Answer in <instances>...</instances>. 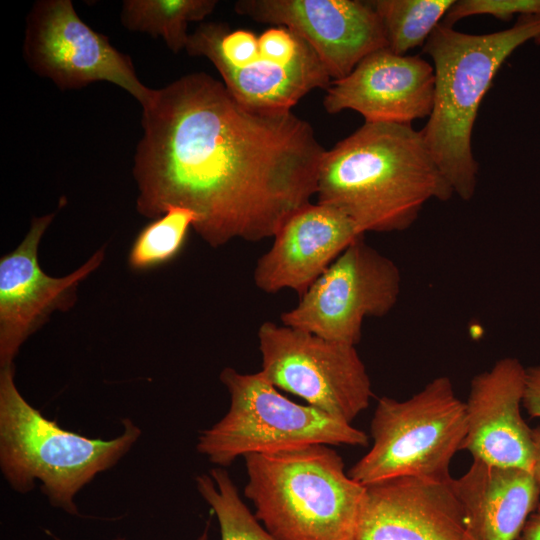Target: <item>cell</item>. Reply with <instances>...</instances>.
I'll use <instances>...</instances> for the list:
<instances>
[{
	"mask_svg": "<svg viewBox=\"0 0 540 540\" xmlns=\"http://www.w3.org/2000/svg\"><path fill=\"white\" fill-rule=\"evenodd\" d=\"M142 111L133 176L147 218L189 208L193 229L219 247L273 237L316 195L325 149L291 110L246 106L223 82L193 73L154 90Z\"/></svg>",
	"mask_w": 540,
	"mask_h": 540,
	"instance_id": "cell-1",
	"label": "cell"
},
{
	"mask_svg": "<svg viewBox=\"0 0 540 540\" xmlns=\"http://www.w3.org/2000/svg\"><path fill=\"white\" fill-rule=\"evenodd\" d=\"M453 195L421 131L410 124L365 122L325 150L315 196L365 234L404 231L428 201Z\"/></svg>",
	"mask_w": 540,
	"mask_h": 540,
	"instance_id": "cell-2",
	"label": "cell"
},
{
	"mask_svg": "<svg viewBox=\"0 0 540 540\" xmlns=\"http://www.w3.org/2000/svg\"><path fill=\"white\" fill-rule=\"evenodd\" d=\"M529 41L540 44V16L521 15L511 28L488 34L460 32L441 22L423 45L435 86L432 112L420 131L462 200H471L477 185L472 133L482 99L506 59Z\"/></svg>",
	"mask_w": 540,
	"mask_h": 540,
	"instance_id": "cell-3",
	"label": "cell"
},
{
	"mask_svg": "<svg viewBox=\"0 0 540 540\" xmlns=\"http://www.w3.org/2000/svg\"><path fill=\"white\" fill-rule=\"evenodd\" d=\"M244 495L276 540H356L365 486L341 456L315 444L243 457Z\"/></svg>",
	"mask_w": 540,
	"mask_h": 540,
	"instance_id": "cell-4",
	"label": "cell"
},
{
	"mask_svg": "<svg viewBox=\"0 0 540 540\" xmlns=\"http://www.w3.org/2000/svg\"><path fill=\"white\" fill-rule=\"evenodd\" d=\"M14 375V365L0 368L1 472L10 487L22 494L38 480L52 506L78 515L77 493L116 465L137 442L141 429L125 418L122 433L110 440L65 430L24 399Z\"/></svg>",
	"mask_w": 540,
	"mask_h": 540,
	"instance_id": "cell-5",
	"label": "cell"
},
{
	"mask_svg": "<svg viewBox=\"0 0 540 540\" xmlns=\"http://www.w3.org/2000/svg\"><path fill=\"white\" fill-rule=\"evenodd\" d=\"M230 395L227 413L198 435L197 451L218 467L237 458L307 445L367 446L352 424L285 397L259 371L226 367L219 375Z\"/></svg>",
	"mask_w": 540,
	"mask_h": 540,
	"instance_id": "cell-6",
	"label": "cell"
},
{
	"mask_svg": "<svg viewBox=\"0 0 540 540\" xmlns=\"http://www.w3.org/2000/svg\"><path fill=\"white\" fill-rule=\"evenodd\" d=\"M465 402L447 376L406 400L383 396L371 420L373 445L348 471L360 484L397 477L452 479L450 464L466 436Z\"/></svg>",
	"mask_w": 540,
	"mask_h": 540,
	"instance_id": "cell-7",
	"label": "cell"
},
{
	"mask_svg": "<svg viewBox=\"0 0 540 540\" xmlns=\"http://www.w3.org/2000/svg\"><path fill=\"white\" fill-rule=\"evenodd\" d=\"M257 338L260 372L276 388L350 424L369 406L371 381L356 346L272 321Z\"/></svg>",
	"mask_w": 540,
	"mask_h": 540,
	"instance_id": "cell-8",
	"label": "cell"
},
{
	"mask_svg": "<svg viewBox=\"0 0 540 540\" xmlns=\"http://www.w3.org/2000/svg\"><path fill=\"white\" fill-rule=\"evenodd\" d=\"M400 291L397 265L363 236L334 260L280 320L283 325L356 346L364 319L387 315Z\"/></svg>",
	"mask_w": 540,
	"mask_h": 540,
	"instance_id": "cell-9",
	"label": "cell"
},
{
	"mask_svg": "<svg viewBox=\"0 0 540 540\" xmlns=\"http://www.w3.org/2000/svg\"><path fill=\"white\" fill-rule=\"evenodd\" d=\"M23 53L35 73L62 90L106 81L127 91L142 107L154 94L139 80L131 58L86 24L70 0H40L33 5Z\"/></svg>",
	"mask_w": 540,
	"mask_h": 540,
	"instance_id": "cell-10",
	"label": "cell"
},
{
	"mask_svg": "<svg viewBox=\"0 0 540 540\" xmlns=\"http://www.w3.org/2000/svg\"><path fill=\"white\" fill-rule=\"evenodd\" d=\"M235 11L289 29L312 47L333 80L387 47L382 23L369 1L240 0Z\"/></svg>",
	"mask_w": 540,
	"mask_h": 540,
	"instance_id": "cell-11",
	"label": "cell"
},
{
	"mask_svg": "<svg viewBox=\"0 0 540 540\" xmlns=\"http://www.w3.org/2000/svg\"><path fill=\"white\" fill-rule=\"evenodd\" d=\"M55 213L35 218L22 242L0 259V368L13 361L24 341L56 310L76 301L81 281L104 259V248L64 277H51L40 267L38 247Z\"/></svg>",
	"mask_w": 540,
	"mask_h": 540,
	"instance_id": "cell-12",
	"label": "cell"
},
{
	"mask_svg": "<svg viewBox=\"0 0 540 540\" xmlns=\"http://www.w3.org/2000/svg\"><path fill=\"white\" fill-rule=\"evenodd\" d=\"M434 86L431 63L385 47L363 58L347 76L333 80L323 106L329 114L356 111L365 122L412 125L430 116Z\"/></svg>",
	"mask_w": 540,
	"mask_h": 540,
	"instance_id": "cell-13",
	"label": "cell"
},
{
	"mask_svg": "<svg viewBox=\"0 0 540 540\" xmlns=\"http://www.w3.org/2000/svg\"><path fill=\"white\" fill-rule=\"evenodd\" d=\"M356 540H472L453 478L397 477L365 486Z\"/></svg>",
	"mask_w": 540,
	"mask_h": 540,
	"instance_id": "cell-14",
	"label": "cell"
},
{
	"mask_svg": "<svg viewBox=\"0 0 540 540\" xmlns=\"http://www.w3.org/2000/svg\"><path fill=\"white\" fill-rule=\"evenodd\" d=\"M525 376L518 359L505 357L471 380L462 450L473 459L531 472L532 429L521 414Z\"/></svg>",
	"mask_w": 540,
	"mask_h": 540,
	"instance_id": "cell-15",
	"label": "cell"
},
{
	"mask_svg": "<svg viewBox=\"0 0 540 540\" xmlns=\"http://www.w3.org/2000/svg\"><path fill=\"white\" fill-rule=\"evenodd\" d=\"M339 210L309 203L275 233L271 247L257 260L255 286L268 294L295 291L299 297L354 241L363 237Z\"/></svg>",
	"mask_w": 540,
	"mask_h": 540,
	"instance_id": "cell-16",
	"label": "cell"
},
{
	"mask_svg": "<svg viewBox=\"0 0 540 540\" xmlns=\"http://www.w3.org/2000/svg\"><path fill=\"white\" fill-rule=\"evenodd\" d=\"M453 488L472 540H515L540 501L531 472L475 459Z\"/></svg>",
	"mask_w": 540,
	"mask_h": 540,
	"instance_id": "cell-17",
	"label": "cell"
},
{
	"mask_svg": "<svg viewBox=\"0 0 540 540\" xmlns=\"http://www.w3.org/2000/svg\"><path fill=\"white\" fill-rule=\"evenodd\" d=\"M223 84L240 103L257 109L291 110L314 89H328L332 78L308 44L292 62L281 64L259 55L252 62L232 67L213 64Z\"/></svg>",
	"mask_w": 540,
	"mask_h": 540,
	"instance_id": "cell-18",
	"label": "cell"
},
{
	"mask_svg": "<svg viewBox=\"0 0 540 540\" xmlns=\"http://www.w3.org/2000/svg\"><path fill=\"white\" fill-rule=\"evenodd\" d=\"M217 3L216 0H126L120 19L126 29L161 37L172 52L178 53L186 49L189 23L205 19Z\"/></svg>",
	"mask_w": 540,
	"mask_h": 540,
	"instance_id": "cell-19",
	"label": "cell"
},
{
	"mask_svg": "<svg viewBox=\"0 0 540 540\" xmlns=\"http://www.w3.org/2000/svg\"><path fill=\"white\" fill-rule=\"evenodd\" d=\"M369 3L382 23L387 48L398 55H407L425 44L455 1L374 0Z\"/></svg>",
	"mask_w": 540,
	"mask_h": 540,
	"instance_id": "cell-20",
	"label": "cell"
},
{
	"mask_svg": "<svg viewBox=\"0 0 540 540\" xmlns=\"http://www.w3.org/2000/svg\"><path fill=\"white\" fill-rule=\"evenodd\" d=\"M196 488L215 513L221 540H276L242 501L223 467L198 475Z\"/></svg>",
	"mask_w": 540,
	"mask_h": 540,
	"instance_id": "cell-21",
	"label": "cell"
},
{
	"mask_svg": "<svg viewBox=\"0 0 540 540\" xmlns=\"http://www.w3.org/2000/svg\"><path fill=\"white\" fill-rule=\"evenodd\" d=\"M197 221L191 209L169 207L146 225L135 238L128 262L133 270H147L174 259L184 246L190 228Z\"/></svg>",
	"mask_w": 540,
	"mask_h": 540,
	"instance_id": "cell-22",
	"label": "cell"
},
{
	"mask_svg": "<svg viewBox=\"0 0 540 540\" xmlns=\"http://www.w3.org/2000/svg\"><path fill=\"white\" fill-rule=\"evenodd\" d=\"M540 16V0H460L455 1L442 23L452 26L461 19L490 15L502 21L514 15Z\"/></svg>",
	"mask_w": 540,
	"mask_h": 540,
	"instance_id": "cell-23",
	"label": "cell"
},
{
	"mask_svg": "<svg viewBox=\"0 0 540 540\" xmlns=\"http://www.w3.org/2000/svg\"><path fill=\"white\" fill-rule=\"evenodd\" d=\"M262 57L287 64L296 59L308 45L303 39L285 27H273L258 36Z\"/></svg>",
	"mask_w": 540,
	"mask_h": 540,
	"instance_id": "cell-24",
	"label": "cell"
},
{
	"mask_svg": "<svg viewBox=\"0 0 540 540\" xmlns=\"http://www.w3.org/2000/svg\"><path fill=\"white\" fill-rule=\"evenodd\" d=\"M522 406L533 418H540V365L526 368Z\"/></svg>",
	"mask_w": 540,
	"mask_h": 540,
	"instance_id": "cell-25",
	"label": "cell"
},
{
	"mask_svg": "<svg viewBox=\"0 0 540 540\" xmlns=\"http://www.w3.org/2000/svg\"><path fill=\"white\" fill-rule=\"evenodd\" d=\"M515 540H540V501Z\"/></svg>",
	"mask_w": 540,
	"mask_h": 540,
	"instance_id": "cell-26",
	"label": "cell"
},
{
	"mask_svg": "<svg viewBox=\"0 0 540 540\" xmlns=\"http://www.w3.org/2000/svg\"><path fill=\"white\" fill-rule=\"evenodd\" d=\"M533 438V466L531 473L540 492V426L532 429Z\"/></svg>",
	"mask_w": 540,
	"mask_h": 540,
	"instance_id": "cell-27",
	"label": "cell"
},
{
	"mask_svg": "<svg viewBox=\"0 0 540 540\" xmlns=\"http://www.w3.org/2000/svg\"><path fill=\"white\" fill-rule=\"evenodd\" d=\"M114 540H126L124 538H117V539H114ZM197 540H209L208 538V525L206 526V528L204 529L203 533L198 537Z\"/></svg>",
	"mask_w": 540,
	"mask_h": 540,
	"instance_id": "cell-28",
	"label": "cell"
}]
</instances>
